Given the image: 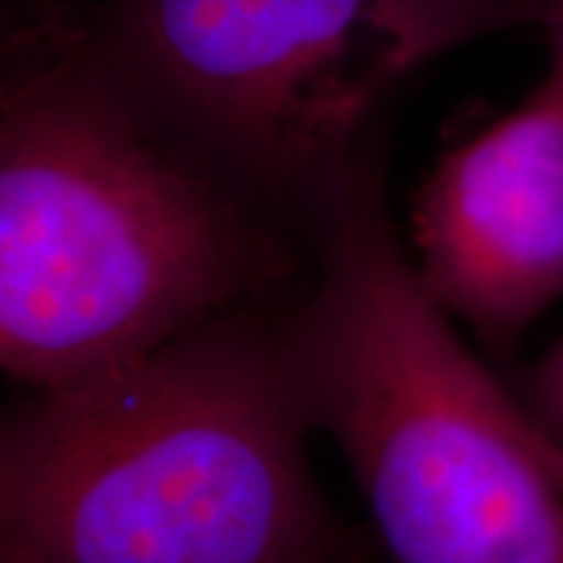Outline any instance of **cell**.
Instances as JSON below:
<instances>
[{"label":"cell","mask_w":563,"mask_h":563,"mask_svg":"<svg viewBox=\"0 0 563 563\" xmlns=\"http://www.w3.org/2000/svg\"><path fill=\"white\" fill-rule=\"evenodd\" d=\"M543 87H548V89H551V91H553V95H559V97H561V100H563V81H561V84L545 81V84H543Z\"/></svg>","instance_id":"30bf717a"},{"label":"cell","mask_w":563,"mask_h":563,"mask_svg":"<svg viewBox=\"0 0 563 563\" xmlns=\"http://www.w3.org/2000/svg\"><path fill=\"white\" fill-rule=\"evenodd\" d=\"M532 439H534V446H538L540 460L545 462L548 473H551L555 485H559V490L563 493V446H559V443H555L551 435H548L543 428L538 426V422H534Z\"/></svg>","instance_id":"9c48e42d"},{"label":"cell","mask_w":563,"mask_h":563,"mask_svg":"<svg viewBox=\"0 0 563 563\" xmlns=\"http://www.w3.org/2000/svg\"><path fill=\"white\" fill-rule=\"evenodd\" d=\"M525 407L534 422L563 446V336L532 371Z\"/></svg>","instance_id":"52a82bcc"},{"label":"cell","mask_w":563,"mask_h":563,"mask_svg":"<svg viewBox=\"0 0 563 563\" xmlns=\"http://www.w3.org/2000/svg\"><path fill=\"white\" fill-rule=\"evenodd\" d=\"M323 277L279 342L308 428L347 460L391 563H563L534 420L428 295L352 152L321 196Z\"/></svg>","instance_id":"3957f363"},{"label":"cell","mask_w":563,"mask_h":563,"mask_svg":"<svg viewBox=\"0 0 563 563\" xmlns=\"http://www.w3.org/2000/svg\"><path fill=\"white\" fill-rule=\"evenodd\" d=\"M0 5V363L45 391L203 327L266 251L112 60L95 9Z\"/></svg>","instance_id":"6da1fadb"},{"label":"cell","mask_w":563,"mask_h":563,"mask_svg":"<svg viewBox=\"0 0 563 563\" xmlns=\"http://www.w3.org/2000/svg\"><path fill=\"white\" fill-rule=\"evenodd\" d=\"M95 19L175 129L319 199L373 104L439 55L397 0H110Z\"/></svg>","instance_id":"277c9868"},{"label":"cell","mask_w":563,"mask_h":563,"mask_svg":"<svg viewBox=\"0 0 563 563\" xmlns=\"http://www.w3.org/2000/svg\"><path fill=\"white\" fill-rule=\"evenodd\" d=\"M277 344L203 323L37 391L0 435L11 563H327L332 532Z\"/></svg>","instance_id":"7a4b0ae2"},{"label":"cell","mask_w":563,"mask_h":563,"mask_svg":"<svg viewBox=\"0 0 563 563\" xmlns=\"http://www.w3.org/2000/svg\"><path fill=\"white\" fill-rule=\"evenodd\" d=\"M538 24L545 30L548 45H551V76L548 81H563V0H543Z\"/></svg>","instance_id":"ba28073f"},{"label":"cell","mask_w":563,"mask_h":563,"mask_svg":"<svg viewBox=\"0 0 563 563\" xmlns=\"http://www.w3.org/2000/svg\"><path fill=\"white\" fill-rule=\"evenodd\" d=\"M415 269L452 319L511 342L563 295V100L540 87L443 154L412 209Z\"/></svg>","instance_id":"5b68a950"},{"label":"cell","mask_w":563,"mask_h":563,"mask_svg":"<svg viewBox=\"0 0 563 563\" xmlns=\"http://www.w3.org/2000/svg\"><path fill=\"white\" fill-rule=\"evenodd\" d=\"M435 53L517 24H538L543 0H397Z\"/></svg>","instance_id":"8992f818"}]
</instances>
